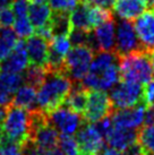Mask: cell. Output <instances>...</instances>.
Instances as JSON below:
<instances>
[{
    "mask_svg": "<svg viewBox=\"0 0 154 155\" xmlns=\"http://www.w3.org/2000/svg\"><path fill=\"white\" fill-rule=\"evenodd\" d=\"M73 86V82L68 76L60 71H49L43 83L38 86V105L45 113L51 112L64 104L66 96Z\"/></svg>",
    "mask_w": 154,
    "mask_h": 155,
    "instance_id": "obj_1",
    "label": "cell"
},
{
    "mask_svg": "<svg viewBox=\"0 0 154 155\" xmlns=\"http://www.w3.org/2000/svg\"><path fill=\"white\" fill-rule=\"evenodd\" d=\"M118 66L120 77L124 81H132L145 85L154 77L151 53L145 50H137L120 56Z\"/></svg>",
    "mask_w": 154,
    "mask_h": 155,
    "instance_id": "obj_2",
    "label": "cell"
},
{
    "mask_svg": "<svg viewBox=\"0 0 154 155\" xmlns=\"http://www.w3.org/2000/svg\"><path fill=\"white\" fill-rule=\"evenodd\" d=\"M31 122V111L10 104L6 108V116L0 127L6 138L22 145L28 139Z\"/></svg>",
    "mask_w": 154,
    "mask_h": 155,
    "instance_id": "obj_3",
    "label": "cell"
},
{
    "mask_svg": "<svg viewBox=\"0 0 154 155\" xmlns=\"http://www.w3.org/2000/svg\"><path fill=\"white\" fill-rule=\"evenodd\" d=\"M93 57L94 51L89 47L74 45L65 57L64 74L72 82H82L90 69Z\"/></svg>",
    "mask_w": 154,
    "mask_h": 155,
    "instance_id": "obj_4",
    "label": "cell"
},
{
    "mask_svg": "<svg viewBox=\"0 0 154 155\" xmlns=\"http://www.w3.org/2000/svg\"><path fill=\"white\" fill-rule=\"evenodd\" d=\"M110 91L111 92L109 97L113 110L132 108L142 103L144 104L143 101L144 86L139 83L124 81L121 83H117Z\"/></svg>",
    "mask_w": 154,
    "mask_h": 155,
    "instance_id": "obj_5",
    "label": "cell"
},
{
    "mask_svg": "<svg viewBox=\"0 0 154 155\" xmlns=\"http://www.w3.org/2000/svg\"><path fill=\"white\" fill-rule=\"evenodd\" d=\"M113 107L105 91L89 90L85 110L83 112L84 120L87 122H96L104 117L111 116Z\"/></svg>",
    "mask_w": 154,
    "mask_h": 155,
    "instance_id": "obj_6",
    "label": "cell"
},
{
    "mask_svg": "<svg viewBox=\"0 0 154 155\" xmlns=\"http://www.w3.org/2000/svg\"><path fill=\"white\" fill-rule=\"evenodd\" d=\"M48 119L55 128L61 135H69L73 136L77 133V130L81 128L84 124V118L82 114L73 111L66 105H60L51 112L48 113Z\"/></svg>",
    "mask_w": 154,
    "mask_h": 155,
    "instance_id": "obj_7",
    "label": "cell"
},
{
    "mask_svg": "<svg viewBox=\"0 0 154 155\" xmlns=\"http://www.w3.org/2000/svg\"><path fill=\"white\" fill-rule=\"evenodd\" d=\"M76 142L81 155H96L104 147V138L95 129L93 124L84 121L76 133Z\"/></svg>",
    "mask_w": 154,
    "mask_h": 155,
    "instance_id": "obj_8",
    "label": "cell"
},
{
    "mask_svg": "<svg viewBox=\"0 0 154 155\" xmlns=\"http://www.w3.org/2000/svg\"><path fill=\"white\" fill-rule=\"evenodd\" d=\"M116 47L115 52L118 56H125L130 52L143 50L137 34L135 32L134 25L130 21L121 19L117 23L116 26Z\"/></svg>",
    "mask_w": 154,
    "mask_h": 155,
    "instance_id": "obj_9",
    "label": "cell"
},
{
    "mask_svg": "<svg viewBox=\"0 0 154 155\" xmlns=\"http://www.w3.org/2000/svg\"><path fill=\"white\" fill-rule=\"evenodd\" d=\"M134 28L143 50L151 53L154 49V6L137 17Z\"/></svg>",
    "mask_w": 154,
    "mask_h": 155,
    "instance_id": "obj_10",
    "label": "cell"
},
{
    "mask_svg": "<svg viewBox=\"0 0 154 155\" xmlns=\"http://www.w3.org/2000/svg\"><path fill=\"white\" fill-rule=\"evenodd\" d=\"M145 104H138L132 108L117 109L111 113V120L113 126L128 128V129H137L139 128L145 119Z\"/></svg>",
    "mask_w": 154,
    "mask_h": 155,
    "instance_id": "obj_11",
    "label": "cell"
},
{
    "mask_svg": "<svg viewBox=\"0 0 154 155\" xmlns=\"http://www.w3.org/2000/svg\"><path fill=\"white\" fill-rule=\"evenodd\" d=\"M30 65L28 56L26 52L25 41L18 40L12 52L0 61V70L1 71H8V73L21 74Z\"/></svg>",
    "mask_w": 154,
    "mask_h": 155,
    "instance_id": "obj_12",
    "label": "cell"
},
{
    "mask_svg": "<svg viewBox=\"0 0 154 155\" xmlns=\"http://www.w3.org/2000/svg\"><path fill=\"white\" fill-rule=\"evenodd\" d=\"M24 78L22 74L8 73L0 70V105L8 107L13 102L15 92L23 85Z\"/></svg>",
    "mask_w": 154,
    "mask_h": 155,
    "instance_id": "obj_13",
    "label": "cell"
},
{
    "mask_svg": "<svg viewBox=\"0 0 154 155\" xmlns=\"http://www.w3.org/2000/svg\"><path fill=\"white\" fill-rule=\"evenodd\" d=\"M25 47L31 65H47L48 52H49V44L47 40L38 34L31 35L25 41Z\"/></svg>",
    "mask_w": 154,
    "mask_h": 155,
    "instance_id": "obj_14",
    "label": "cell"
},
{
    "mask_svg": "<svg viewBox=\"0 0 154 155\" xmlns=\"http://www.w3.org/2000/svg\"><path fill=\"white\" fill-rule=\"evenodd\" d=\"M146 8L147 2L145 0H115L112 5L113 13L125 21L136 19Z\"/></svg>",
    "mask_w": 154,
    "mask_h": 155,
    "instance_id": "obj_15",
    "label": "cell"
},
{
    "mask_svg": "<svg viewBox=\"0 0 154 155\" xmlns=\"http://www.w3.org/2000/svg\"><path fill=\"white\" fill-rule=\"evenodd\" d=\"M105 140L109 144V146L124 152L127 147L137 142V131L136 129H128L113 126L111 131L105 137Z\"/></svg>",
    "mask_w": 154,
    "mask_h": 155,
    "instance_id": "obj_16",
    "label": "cell"
},
{
    "mask_svg": "<svg viewBox=\"0 0 154 155\" xmlns=\"http://www.w3.org/2000/svg\"><path fill=\"white\" fill-rule=\"evenodd\" d=\"M115 22L113 18L100 24L95 27L94 38L99 45L100 51L115 52L116 47V34H115Z\"/></svg>",
    "mask_w": 154,
    "mask_h": 155,
    "instance_id": "obj_17",
    "label": "cell"
},
{
    "mask_svg": "<svg viewBox=\"0 0 154 155\" xmlns=\"http://www.w3.org/2000/svg\"><path fill=\"white\" fill-rule=\"evenodd\" d=\"M87 92L89 88H86L82 82H73V86L66 96L64 104L73 111L83 114L87 101Z\"/></svg>",
    "mask_w": 154,
    "mask_h": 155,
    "instance_id": "obj_18",
    "label": "cell"
},
{
    "mask_svg": "<svg viewBox=\"0 0 154 155\" xmlns=\"http://www.w3.org/2000/svg\"><path fill=\"white\" fill-rule=\"evenodd\" d=\"M12 104L26 109L28 111L38 110V96H36V88L31 86L28 84L22 85L13 96Z\"/></svg>",
    "mask_w": 154,
    "mask_h": 155,
    "instance_id": "obj_19",
    "label": "cell"
},
{
    "mask_svg": "<svg viewBox=\"0 0 154 155\" xmlns=\"http://www.w3.org/2000/svg\"><path fill=\"white\" fill-rule=\"evenodd\" d=\"M52 10L47 4H31L28 6L27 17L35 30L50 22Z\"/></svg>",
    "mask_w": 154,
    "mask_h": 155,
    "instance_id": "obj_20",
    "label": "cell"
},
{
    "mask_svg": "<svg viewBox=\"0 0 154 155\" xmlns=\"http://www.w3.org/2000/svg\"><path fill=\"white\" fill-rule=\"evenodd\" d=\"M89 6L90 5L84 2V1H79L76 7L70 12L69 18H70V23H72L73 28L83 31L93 30L91 27L90 21H89Z\"/></svg>",
    "mask_w": 154,
    "mask_h": 155,
    "instance_id": "obj_21",
    "label": "cell"
},
{
    "mask_svg": "<svg viewBox=\"0 0 154 155\" xmlns=\"http://www.w3.org/2000/svg\"><path fill=\"white\" fill-rule=\"evenodd\" d=\"M69 14L67 12H53L50 18V27H51L52 36L55 35H66L72 31V23L69 18Z\"/></svg>",
    "mask_w": 154,
    "mask_h": 155,
    "instance_id": "obj_22",
    "label": "cell"
},
{
    "mask_svg": "<svg viewBox=\"0 0 154 155\" xmlns=\"http://www.w3.org/2000/svg\"><path fill=\"white\" fill-rule=\"evenodd\" d=\"M49 70L45 66H36V65H28V67L24 70V82L31 86L38 88V86L43 83L48 76Z\"/></svg>",
    "mask_w": 154,
    "mask_h": 155,
    "instance_id": "obj_23",
    "label": "cell"
},
{
    "mask_svg": "<svg viewBox=\"0 0 154 155\" xmlns=\"http://www.w3.org/2000/svg\"><path fill=\"white\" fill-rule=\"evenodd\" d=\"M18 36L9 27H0V61H2L12 52Z\"/></svg>",
    "mask_w": 154,
    "mask_h": 155,
    "instance_id": "obj_24",
    "label": "cell"
},
{
    "mask_svg": "<svg viewBox=\"0 0 154 155\" xmlns=\"http://www.w3.org/2000/svg\"><path fill=\"white\" fill-rule=\"evenodd\" d=\"M137 142L143 151L154 155V125H145L138 130Z\"/></svg>",
    "mask_w": 154,
    "mask_h": 155,
    "instance_id": "obj_25",
    "label": "cell"
},
{
    "mask_svg": "<svg viewBox=\"0 0 154 155\" xmlns=\"http://www.w3.org/2000/svg\"><path fill=\"white\" fill-rule=\"evenodd\" d=\"M112 18H113V14L110 9L102 8L99 6H92V5L89 6V21L92 28H95L100 24Z\"/></svg>",
    "mask_w": 154,
    "mask_h": 155,
    "instance_id": "obj_26",
    "label": "cell"
},
{
    "mask_svg": "<svg viewBox=\"0 0 154 155\" xmlns=\"http://www.w3.org/2000/svg\"><path fill=\"white\" fill-rule=\"evenodd\" d=\"M70 41L66 35H55L49 41V52L65 58L70 49Z\"/></svg>",
    "mask_w": 154,
    "mask_h": 155,
    "instance_id": "obj_27",
    "label": "cell"
},
{
    "mask_svg": "<svg viewBox=\"0 0 154 155\" xmlns=\"http://www.w3.org/2000/svg\"><path fill=\"white\" fill-rule=\"evenodd\" d=\"M14 32L16 33L19 39H25L33 34L34 27L32 26L30 19L27 16L25 17H17L15 18V22L13 24Z\"/></svg>",
    "mask_w": 154,
    "mask_h": 155,
    "instance_id": "obj_28",
    "label": "cell"
},
{
    "mask_svg": "<svg viewBox=\"0 0 154 155\" xmlns=\"http://www.w3.org/2000/svg\"><path fill=\"white\" fill-rule=\"evenodd\" d=\"M22 152L24 155H65L62 152L60 151L58 147L53 150H42L36 147L31 142L30 139H27L21 145Z\"/></svg>",
    "mask_w": 154,
    "mask_h": 155,
    "instance_id": "obj_29",
    "label": "cell"
},
{
    "mask_svg": "<svg viewBox=\"0 0 154 155\" xmlns=\"http://www.w3.org/2000/svg\"><path fill=\"white\" fill-rule=\"evenodd\" d=\"M59 150L65 155H81L76 139L69 135H61L58 143Z\"/></svg>",
    "mask_w": 154,
    "mask_h": 155,
    "instance_id": "obj_30",
    "label": "cell"
},
{
    "mask_svg": "<svg viewBox=\"0 0 154 155\" xmlns=\"http://www.w3.org/2000/svg\"><path fill=\"white\" fill-rule=\"evenodd\" d=\"M0 155H24L22 152L21 145L10 140L2 135L0 142Z\"/></svg>",
    "mask_w": 154,
    "mask_h": 155,
    "instance_id": "obj_31",
    "label": "cell"
},
{
    "mask_svg": "<svg viewBox=\"0 0 154 155\" xmlns=\"http://www.w3.org/2000/svg\"><path fill=\"white\" fill-rule=\"evenodd\" d=\"M48 2L50 4V8L53 12L70 13L79 2V0H48Z\"/></svg>",
    "mask_w": 154,
    "mask_h": 155,
    "instance_id": "obj_32",
    "label": "cell"
},
{
    "mask_svg": "<svg viewBox=\"0 0 154 155\" xmlns=\"http://www.w3.org/2000/svg\"><path fill=\"white\" fill-rule=\"evenodd\" d=\"M93 126L95 127V129L101 134V136L104 138V140H105V137L108 136V134L110 133L111 129L113 128V124H112L111 117L110 116L104 117V118L100 119L96 122H93Z\"/></svg>",
    "mask_w": 154,
    "mask_h": 155,
    "instance_id": "obj_33",
    "label": "cell"
},
{
    "mask_svg": "<svg viewBox=\"0 0 154 155\" xmlns=\"http://www.w3.org/2000/svg\"><path fill=\"white\" fill-rule=\"evenodd\" d=\"M28 6H30V2L27 0H14L12 4V10L15 15V18L27 16Z\"/></svg>",
    "mask_w": 154,
    "mask_h": 155,
    "instance_id": "obj_34",
    "label": "cell"
},
{
    "mask_svg": "<svg viewBox=\"0 0 154 155\" xmlns=\"http://www.w3.org/2000/svg\"><path fill=\"white\" fill-rule=\"evenodd\" d=\"M15 22V15L10 7L0 9V27H10Z\"/></svg>",
    "mask_w": 154,
    "mask_h": 155,
    "instance_id": "obj_35",
    "label": "cell"
},
{
    "mask_svg": "<svg viewBox=\"0 0 154 155\" xmlns=\"http://www.w3.org/2000/svg\"><path fill=\"white\" fill-rule=\"evenodd\" d=\"M143 101L145 107H154V81L146 83L144 86L143 93Z\"/></svg>",
    "mask_w": 154,
    "mask_h": 155,
    "instance_id": "obj_36",
    "label": "cell"
},
{
    "mask_svg": "<svg viewBox=\"0 0 154 155\" xmlns=\"http://www.w3.org/2000/svg\"><path fill=\"white\" fill-rule=\"evenodd\" d=\"M84 2L92 6H99V7H102V8L110 9L112 8V5L115 0H83Z\"/></svg>",
    "mask_w": 154,
    "mask_h": 155,
    "instance_id": "obj_37",
    "label": "cell"
},
{
    "mask_svg": "<svg viewBox=\"0 0 154 155\" xmlns=\"http://www.w3.org/2000/svg\"><path fill=\"white\" fill-rule=\"evenodd\" d=\"M101 155H124V152L119 151V150H116L113 147H107V148H103L101 152Z\"/></svg>",
    "mask_w": 154,
    "mask_h": 155,
    "instance_id": "obj_38",
    "label": "cell"
},
{
    "mask_svg": "<svg viewBox=\"0 0 154 155\" xmlns=\"http://www.w3.org/2000/svg\"><path fill=\"white\" fill-rule=\"evenodd\" d=\"M14 0H0V9L6 8V7H9L12 6Z\"/></svg>",
    "mask_w": 154,
    "mask_h": 155,
    "instance_id": "obj_39",
    "label": "cell"
},
{
    "mask_svg": "<svg viewBox=\"0 0 154 155\" xmlns=\"http://www.w3.org/2000/svg\"><path fill=\"white\" fill-rule=\"evenodd\" d=\"M5 116H6V107H1L0 105V127H1L2 122H4Z\"/></svg>",
    "mask_w": 154,
    "mask_h": 155,
    "instance_id": "obj_40",
    "label": "cell"
},
{
    "mask_svg": "<svg viewBox=\"0 0 154 155\" xmlns=\"http://www.w3.org/2000/svg\"><path fill=\"white\" fill-rule=\"evenodd\" d=\"M30 4H47L48 0H27Z\"/></svg>",
    "mask_w": 154,
    "mask_h": 155,
    "instance_id": "obj_41",
    "label": "cell"
},
{
    "mask_svg": "<svg viewBox=\"0 0 154 155\" xmlns=\"http://www.w3.org/2000/svg\"><path fill=\"white\" fill-rule=\"evenodd\" d=\"M151 60H152V66H153V71H154V49L151 51Z\"/></svg>",
    "mask_w": 154,
    "mask_h": 155,
    "instance_id": "obj_42",
    "label": "cell"
},
{
    "mask_svg": "<svg viewBox=\"0 0 154 155\" xmlns=\"http://www.w3.org/2000/svg\"><path fill=\"white\" fill-rule=\"evenodd\" d=\"M147 4H150L151 6H154V0H145Z\"/></svg>",
    "mask_w": 154,
    "mask_h": 155,
    "instance_id": "obj_43",
    "label": "cell"
},
{
    "mask_svg": "<svg viewBox=\"0 0 154 155\" xmlns=\"http://www.w3.org/2000/svg\"><path fill=\"white\" fill-rule=\"evenodd\" d=\"M139 155H152V154H150V153H146V152H143V153H141Z\"/></svg>",
    "mask_w": 154,
    "mask_h": 155,
    "instance_id": "obj_44",
    "label": "cell"
},
{
    "mask_svg": "<svg viewBox=\"0 0 154 155\" xmlns=\"http://www.w3.org/2000/svg\"><path fill=\"white\" fill-rule=\"evenodd\" d=\"M1 138H2V133H1V129H0V142H1Z\"/></svg>",
    "mask_w": 154,
    "mask_h": 155,
    "instance_id": "obj_45",
    "label": "cell"
},
{
    "mask_svg": "<svg viewBox=\"0 0 154 155\" xmlns=\"http://www.w3.org/2000/svg\"><path fill=\"white\" fill-rule=\"evenodd\" d=\"M79 1H83V0H79Z\"/></svg>",
    "mask_w": 154,
    "mask_h": 155,
    "instance_id": "obj_46",
    "label": "cell"
}]
</instances>
